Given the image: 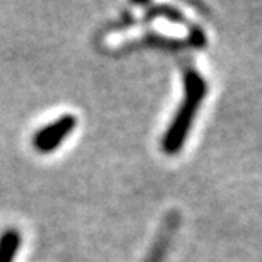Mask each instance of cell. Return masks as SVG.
<instances>
[{"instance_id":"1","label":"cell","mask_w":262,"mask_h":262,"mask_svg":"<svg viewBox=\"0 0 262 262\" xmlns=\"http://www.w3.org/2000/svg\"><path fill=\"white\" fill-rule=\"evenodd\" d=\"M208 94V83L204 77L196 68L186 67L184 68V94L179 104V109L174 114L169 128L165 129L164 140H162V148L167 155L179 154L184 146L187 135L192 128V123L199 113V107L204 102Z\"/></svg>"},{"instance_id":"2","label":"cell","mask_w":262,"mask_h":262,"mask_svg":"<svg viewBox=\"0 0 262 262\" xmlns=\"http://www.w3.org/2000/svg\"><path fill=\"white\" fill-rule=\"evenodd\" d=\"M77 126V118L73 114H63L58 119L46 124L45 128L36 131L33 136V146L39 154H51L68 138Z\"/></svg>"},{"instance_id":"3","label":"cell","mask_w":262,"mask_h":262,"mask_svg":"<svg viewBox=\"0 0 262 262\" xmlns=\"http://www.w3.org/2000/svg\"><path fill=\"white\" fill-rule=\"evenodd\" d=\"M177 223H179V218H177V213H170L169 216L165 218L164 227H162L159 237L151 245L148 255H146L145 262H164V257L169 250V244L172 240V235H174Z\"/></svg>"},{"instance_id":"4","label":"cell","mask_w":262,"mask_h":262,"mask_svg":"<svg viewBox=\"0 0 262 262\" xmlns=\"http://www.w3.org/2000/svg\"><path fill=\"white\" fill-rule=\"evenodd\" d=\"M20 247V233L15 228L5 230L0 237V262H14Z\"/></svg>"}]
</instances>
